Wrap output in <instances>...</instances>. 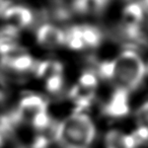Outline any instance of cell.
Wrapping results in <instances>:
<instances>
[{"label": "cell", "instance_id": "obj_1", "mask_svg": "<svg viewBox=\"0 0 148 148\" xmlns=\"http://www.w3.org/2000/svg\"><path fill=\"white\" fill-rule=\"evenodd\" d=\"M95 136V123L84 113H73L54 128V139L61 148H89Z\"/></svg>", "mask_w": 148, "mask_h": 148}, {"label": "cell", "instance_id": "obj_2", "mask_svg": "<svg viewBox=\"0 0 148 148\" xmlns=\"http://www.w3.org/2000/svg\"><path fill=\"white\" fill-rule=\"evenodd\" d=\"M146 64L140 54L133 50H125L113 60L112 80L125 90L137 88L146 75Z\"/></svg>", "mask_w": 148, "mask_h": 148}, {"label": "cell", "instance_id": "obj_3", "mask_svg": "<svg viewBox=\"0 0 148 148\" xmlns=\"http://www.w3.org/2000/svg\"><path fill=\"white\" fill-rule=\"evenodd\" d=\"M44 111H48V101L42 95L29 93L19 101L17 109L12 112L15 120L18 124L29 123L33 119Z\"/></svg>", "mask_w": 148, "mask_h": 148}, {"label": "cell", "instance_id": "obj_4", "mask_svg": "<svg viewBox=\"0 0 148 148\" xmlns=\"http://www.w3.org/2000/svg\"><path fill=\"white\" fill-rule=\"evenodd\" d=\"M38 43L45 48H57L65 45V32L51 23L42 25L37 29Z\"/></svg>", "mask_w": 148, "mask_h": 148}, {"label": "cell", "instance_id": "obj_5", "mask_svg": "<svg viewBox=\"0 0 148 148\" xmlns=\"http://www.w3.org/2000/svg\"><path fill=\"white\" fill-rule=\"evenodd\" d=\"M1 16L8 23L9 25H12L18 29L29 27L34 21L32 10L23 5H10Z\"/></svg>", "mask_w": 148, "mask_h": 148}, {"label": "cell", "instance_id": "obj_6", "mask_svg": "<svg viewBox=\"0 0 148 148\" xmlns=\"http://www.w3.org/2000/svg\"><path fill=\"white\" fill-rule=\"evenodd\" d=\"M129 112L128 91L118 87L103 107V113L110 118H122Z\"/></svg>", "mask_w": 148, "mask_h": 148}, {"label": "cell", "instance_id": "obj_7", "mask_svg": "<svg viewBox=\"0 0 148 148\" xmlns=\"http://www.w3.org/2000/svg\"><path fill=\"white\" fill-rule=\"evenodd\" d=\"M36 63L37 62L35 61V59L31 55L25 53V51L9 57L1 58V65L3 67L18 73L34 71Z\"/></svg>", "mask_w": 148, "mask_h": 148}, {"label": "cell", "instance_id": "obj_8", "mask_svg": "<svg viewBox=\"0 0 148 148\" xmlns=\"http://www.w3.org/2000/svg\"><path fill=\"white\" fill-rule=\"evenodd\" d=\"M109 0H74L73 10L81 14H97L107 6Z\"/></svg>", "mask_w": 148, "mask_h": 148}, {"label": "cell", "instance_id": "obj_9", "mask_svg": "<svg viewBox=\"0 0 148 148\" xmlns=\"http://www.w3.org/2000/svg\"><path fill=\"white\" fill-rule=\"evenodd\" d=\"M80 29L84 47L97 48V46H99L103 39V35L97 27L89 25H80Z\"/></svg>", "mask_w": 148, "mask_h": 148}, {"label": "cell", "instance_id": "obj_10", "mask_svg": "<svg viewBox=\"0 0 148 148\" xmlns=\"http://www.w3.org/2000/svg\"><path fill=\"white\" fill-rule=\"evenodd\" d=\"M65 45H67L70 49L76 51L84 49L80 25H73L65 32Z\"/></svg>", "mask_w": 148, "mask_h": 148}, {"label": "cell", "instance_id": "obj_11", "mask_svg": "<svg viewBox=\"0 0 148 148\" xmlns=\"http://www.w3.org/2000/svg\"><path fill=\"white\" fill-rule=\"evenodd\" d=\"M46 80V89L48 92L52 95L59 93L62 90L64 85V77L63 73H55L50 75L45 79Z\"/></svg>", "mask_w": 148, "mask_h": 148}, {"label": "cell", "instance_id": "obj_12", "mask_svg": "<svg viewBox=\"0 0 148 148\" xmlns=\"http://www.w3.org/2000/svg\"><path fill=\"white\" fill-rule=\"evenodd\" d=\"M77 84L84 87V88L95 91V88H97V77L93 72L85 71L80 75Z\"/></svg>", "mask_w": 148, "mask_h": 148}, {"label": "cell", "instance_id": "obj_13", "mask_svg": "<svg viewBox=\"0 0 148 148\" xmlns=\"http://www.w3.org/2000/svg\"><path fill=\"white\" fill-rule=\"evenodd\" d=\"M138 117H139L140 119H141V121L144 123L143 126L148 127V103H145V105L140 109Z\"/></svg>", "mask_w": 148, "mask_h": 148}]
</instances>
